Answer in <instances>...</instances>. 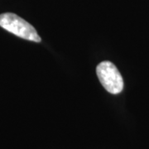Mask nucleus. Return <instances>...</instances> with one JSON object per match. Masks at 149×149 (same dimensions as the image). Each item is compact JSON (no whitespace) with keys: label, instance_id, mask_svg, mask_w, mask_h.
Here are the masks:
<instances>
[{"label":"nucleus","instance_id":"obj_1","mask_svg":"<svg viewBox=\"0 0 149 149\" xmlns=\"http://www.w3.org/2000/svg\"><path fill=\"white\" fill-rule=\"evenodd\" d=\"M0 27L17 37L28 41L40 42L41 37L32 25L22 17L12 13L0 14Z\"/></svg>","mask_w":149,"mask_h":149},{"label":"nucleus","instance_id":"obj_2","mask_svg":"<svg viewBox=\"0 0 149 149\" xmlns=\"http://www.w3.org/2000/svg\"><path fill=\"white\" fill-rule=\"evenodd\" d=\"M96 73L104 88L112 95L119 94L123 89V80L118 68L110 61H102L97 65Z\"/></svg>","mask_w":149,"mask_h":149}]
</instances>
